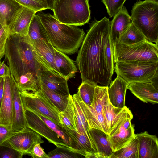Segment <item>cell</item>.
<instances>
[{
  "instance_id": "obj_1",
  "label": "cell",
  "mask_w": 158,
  "mask_h": 158,
  "mask_svg": "<svg viewBox=\"0 0 158 158\" xmlns=\"http://www.w3.org/2000/svg\"><path fill=\"white\" fill-rule=\"evenodd\" d=\"M109 19H94L85 36L76 62L82 81L108 86L114 71Z\"/></svg>"
},
{
  "instance_id": "obj_2",
  "label": "cell",
  "mask_w": 158,
  "mask_h": 158,
  "mask_svg": "<svg viewBox=\"0 0 158 158\" xmlns=\"http://www.w3.org/2000/svg\"><path fill=\"white\" fill-rule=\"evenodd\" d=\"M5 55L15 83L28 77L40 78L42 68L35 58L27 35L9 34Z\"/></svg>"
},
{
  "instance_id": "obj_3",
  "label": "cell",
  "mask_w": 158,
  "mask_h": 158,
  "mask_svg": "<svg viewBox=\"0 0 158 158\" xmlns=\"http://www.w3.org/2000/svg\"><path fill=\"white\" fill-rule=\"evenodd\" d=\"M49 41L56 49L65 54L76 52L85 36L82 29L77 26L61 23L49 13L37 12Z\"/></svg>"
},
{
  "instance_id": "obj_4",
  "label": "cell",
  "mask_w": 158,
  "mask_h": 158,
  "mask_svg": "<svg viewBox=\"0 0 158 158\" xmlns=\"http://www.w3.org/2000/svg\"><path fill=\"white\" fill-rule=\"evenodd\" d=\"M132 23L149 41L158 43V2L137 1L131 10Z\"/></svg>"
},
{
  "instance_id": "obj_5",
  "label": "cell",
  "mask_w": 158,
  "mask_h": 158,
  "mask_svg": "<svg viewBox=\"0 0 158 158\" xmlns=\"http://www.w3.org/2000/svg\"><path fill=\"white\" fill-rule=\"evenodd\" d=\"M114 62H158V44L147 39L127 45L116 40L113 44Z\"/></svg>"
},
{
  "instance_id": "obj_6",
  "label": "cell",
  "mask_w": 158,
  "mask_h": 158,
  "mask_svg": "<svg viewBox=\"0 0 158 158\" xmlns=\"http://www.w3.org/2000/svg\"><path fill=\"white\" fill-rule=\"evenodd\" d=\"M52 11L59 21L67 24L81 26L90 19L89 0H56Z\"/></svg>"
},
{
  "instance_id": "obj_7",
  "label": "cell",
  "mask_w": 158,
  "mask_h": 158,
  "mask_svg": "<svg viewBox=\"0 0 158 158\" xmlns=\"http://www.w3.org/2000/svg\"><path fill=\"white\" fill-rule=\"evenodd\" d=\"M117 75L128 83L136 82L158 81V62L114 63Z\"/></svg>"
},
{
  "instance_id": "obj_8",
  "label": "cell",
  "mask_w": 158,
  "mask_h": 158,
  "mask_svg": "<svg viewBox=\"0 0 158 158\" xmlns=\"http://www.w3.org/2000/svg\"><path fill=\"white\" fill-rule=\"evenodd\" d=\"M24 108L38 113L60 126L58 117L60 111L52 104L40 89L36 92L19 91Z\"/></svg>"
},
{
  "instance_id": "obj_9",
  "label": "cell",
  "mask_w": 158,
  "mask_h": 158,
  "mask_svg": "<svg viewBox=\"0 0 158 158\" xmlns=\"http://www.w3.org/2000/svg\"><path fill=\"white\" fill-rule=\"evenodd\" d=\"M44 142L38 133L27 127L17 132H12L2 144L23 153L30 155L35 144Z\"/></svg>"
},
{
  "instance_id": "obj_10",
  "label": "cell",
  "mask_w": 158,
  "mask_h": 158,
  "mask_svg": "<svg viewBox=\"0 0 158 158\" xmlns=\"http://www.w3.org/2000/svg\"><path fill=\"white\" fill-rule=\"evenodd\" d=\"M30 42L35 58L42 68L48 70L56 75L62 76L56 66L55 48L50 42L39 40Z\"/></svg>"
},
{
  "instance_id": "obj_11",
  "label": "cell",
  "mask_w": 158,
  "mask_h": 158,
  "mask_svg": "<svg viewBox=\"0 0 158 158\" xmlns=\"http://www.w3.org/2000/svg\"><path fill=\"white\" fill-rule=\"evenodd\" d=\"M24 109L27 127L44 137L56 147H69L38 116L33 112Z\"/></svg>"
},
{
  "instance_id": "obj_12",
  "label": "cell",
  "mask_w": 158,
  "mask_h": 158,
  "mask_svg": "<svg viewBox=\"0 0 158 158\" xmlns=\"http://www.w3.org/2000/svg\"><path fill=\"white\" fill-rule=\"evenodd\" d=\"M103 113L108 130V135L117 131L125 121L133 118L132 113L126 106L121 108L113 107L109 101L103 107Z\"/></svg>"
},
{
  "instance_id": "obj_13",
  "label": "cell",
  "mask_w": 158,
  "mask_h": 158,
  "mask_svg": "<svg viewBox=\"0 0 158 158\" xmlns=\"http://www.w3.org/2000/svg\"><path fill=\"white\" fill-rule=\"evenodd\" d=\"M36 13L22 6L14 13L7 26L10 34L27 35L30 24Z\"/></svg>"
},
{
  "instance_id": "obj_14",
  "label": "cell",
  "mask_w": 158,
  "mask_h": 158,
  "mask_svg": "<svg viewBox=\"0 0 158 158\" xmlns=\"http://www.w3.org/2000/svg\"><path fill=\"white\" fill-rule=\"evenodd\" d=\"M64 129L69 138L71 148L84 158H99L90 138L85 135H81L76 131Z\"/></svg>"
},
{
  "instance_id": "obj_15",
  "label": "cell",
  "mask_w": 158,
  "mask_h": 158,
  "mask_svg": "<svg viewBox=\"0 0 158 158\" xmlns=\"http://www.w3.org/2000/svg\"><path fill=\"white\" fill-rule=\"evenodd\" d=\"M127 89L144 102L158 103V81L131 82L128 83Z\"/></svg>"
},
{
  "instance_id": "obj_16",
  "label": "cell",
  "mask_w": 158,
  "mask_h": 158,
  "mask_svg": "<svg viewBox=\"0 0 158 158\" xmlns=\"http://www.w3.org/2000/svg\"><path fill=\"white\" fill-rule=\"evenodd\" d=\"M108 87L98 85L95 87L93 101L91 106L84 103L78 95V101L82 110L89 115L99 118L103 117V107L109 102Z\"/></svg>"
},
{
  "instance_id": "obj_17",
  "label": "cell",
  "mask_w": 158,
  "mask_h": 158,
  "mask_svg": "<svg viewBox=\"0 0 158 158\" xmlns=\"http://www.w3.org/2000/svg\"><path fill=\"white\" fill-rule=\"evenodd\" d=\"M4 79V92L0 109V124L11 129L13 98L11 76H6Z\"/></svg>"
},
{
  "instance_id": "obj_18",
  "label": "cell",
  "mask_w": 158,
  "mask_h": 158,
  "mask_svg": "<svg viewBox=\"0 0 158 158\" xmlns=\"http://www.w3.org/2000/svg\"><path fill=\"white\" fill-rule=\"evenodd\" d=\"M131 119H127L108 138L113 152L124 147L135 137L134 127Z\"/></svg>"
},
{
  "instance_id": "obj_19",
  "label": "cell",
  "mask_w": 158,
  "mask_h": 158,
  "mask_svg": "<svg viewBox=\"0 0 158 158\" xmlns=\"http://www.w3.org/2000/svg\"><path fill=\"white\" fill-rule=\"evenodd\" d=\"M13 85V116L11 129L13 132L20 131L27 127L24 109L19 90L11 76Z\"/></svg>"
},
{
  "instance_id": "obj_20",
  "label": "cell",
  "mask_w": 158,
  "mask_h": 158,
  "mask_svg": "<svg viewBox=\"0 0 158 158\" xmlns=\"http://www.w3.org/2000/svg\"><path fill=\"white\" fill-rule=\"evenodd\" d=\"M41 84L59 94L69 96L70 94L68 80L63 77L56 75L50 71L42 69L40 77Z\"/></svg>"
},
{
  "instance_id": "obj_21",
  "label": "cell",
  "mask_w": 158,
  "mask_h": 158,
  "mask_svg": "<svg viewBox=\"0 0 158 158\" xmlns=\"http://www.w3.org/2000/svg\"><path fill=\"white\" fill-rule=\"evenodd\" d=\"M139 141L138 158H158V139L147 131L135 134Z\"/></svg>"
},
{
  "instance_id": "obj_22",
  "label": "cell",
  "mask_w": 158,
  "mask_h": 158,
  "mask_svg": "<svg viewBox=\"0 0 158 158\" xmlns=\"http://www.w3.org/2000/svg\"><path fill=\"white\" fill-rule=\"evenodd\" d=\"M132 23L131 16L123 6L113 17L110 23V34L112 44L118 40L121 35Z\"/></svg>"
},
{
  "instance_id": "obj_23",
  "label": "cell",
  "mask_w": 158,
  "mask_h": 158,
  "mask_svg": "<svg viewBox=\"0 0 158 158\" xmlns=\"http://www.w3.org/2000/svg\"><path fill=\"white\" fill-rule=\"evenodd\" d=\"M128 83L117 75L108 87V94L110 103L114 107L121 108L125 106V95Z\"/></svg>"
},
{
  "instance_id": "obj_24",
  "label": "cell",
  "mask_w": 158,
  "mask_h": 158,
  "mask_svg": "<svg viewBox=\"0 0 158 158\" xmlns=\"http://www.w3.org/2000/svg\"><path fill=\"white\" fill-rule=\"evenodd\" d=\"M89 132L99 158H110L113 152L108 135L97 129H89Z\"/></svg>"
},
{
  "instance_id": "obj_25",
  "label": "cell",
  "mask_w": 158,
  "mask_h": 158,
  "mask_svg": "<svg viewBox=\"0 0 158 158\" xmlns=\"http://www.w3.org/2000/svg\"><path fill=\"white\" fill-rule=\"evenodd\" d=\"M55 63L61 76L68 80L74 77L77 69L73 60L55 48Z\"/></svg>"
},
{
  "instance_id": "obj_26",
  "label": "cell",
  "mask_w": 158,
  "mask_h": 158,
  "mask_svg": "<svg viewBox=\"0 0 158 158\" xmlns=\"http://www.w3.org/2000/svg\"><path fill=\"white\" fill-rule=\"evenodd\" d=\"M58 117L60 123L65 129L77 131L76 128L72 95H69L66 107L63 112H60Z\"/></svg>"
},
{
  "instance_id": "obj_27",
  "label": "cell",
  "mask_w": 158,
  "mask_h": 158,
  "mask_svg": "<svg viewBox=\"0 0 158 158\" xmlns=\"http://www.w3.org/2000/svg\"><path fill=\"white\" fill-rule=\"evenodd\" d=\"M27 35L30 41L32 42L39 40L50 42L44 27L36 14L30 24Z\"/></svg>"
},
{
  "instance_id": "obj_28",
  "label": "cell",
  "mask_w": 158,
  "mask_h": 158,
  "mask_svg": "<svg viewBox=\"0 0 158 158\" xmlns=\"http://www.w3.org/2000/svg\"><path fill=\"white\" fill-rule=\"evenodd\" d=\"M22 6L15 0H0V23L7 26L14 13Z\"/></svg>"
},
{
  "instance_id": "obj_29",
  "label": "cell",
  "mask_w": 158,
  "mask_h": 158,
  "mask_svg": "<svg viewBox=\"0 0 158 158\" xmlns=\"http://www.w3.org/2000/svg\"><path fill=\"white\" fill-rule=\"evenodd\" d=\"M75 114V123L77 132L91 138L88 125L75 94L72 95Z\"/></svg>"
},
{
  "instance_id": "obj_30",
  "label": "cell",
  "mask_w": 158,
  "mask_h": 158,
  "mask_svg": "<svg viewBox=\"0 0 158 158\" xmlns=\"http://www.w3.org/2000/svg\"><path fill=\"white\" fill-rule=\"evenodd\" d=\"M139 141L135 136L124 147L114 152L110 158H138Z\"/></svg>"
},
{
  "instance_id": "obj_31",
  "label": "cell",
  "mask_w": 158,
  "mask_h": 158,
  "mask_svg": "<svg viewBox=\"0 0 158 158\" xmlns=\"http://www.w3.org/2000/svg\"><path fill=\"white\" fill-rule=\"evenodd\" d=\"M146 39L144 35L132 23L121 35L118 41L122 44L129 45L136 44Z\"/></svg>"
},
{
  "instance_id": "obj_32",
  "label": "cell",
  "mask_w": 158,
  "mask_h": 158,
  "mask_svg": "<svg viewBox=\"0 0 158 158\" xmlns=\"http://www.w3.org/2000/svg\"><path fill=\"white\" fill-rule=\"evenodd\" d=\"M41 89L60 112L64 111L68 102L69 96H63L57 94L42 84H41Z\"/></svg>"
},
{
  "instance_id": "obj_33",
  "label": "cell",
  "mask_w": 158,
  "mask_h": 158,
  "mask_svg": "<svg viewBox=\"0 0 158 158\" xmlns=\"http://www.w3.org/2000/svg\"><path fill=\"white\" fill-rule=\"evenodd\" d=\"M98 85L86 81H82L78 88L79 95L83 102L91 106L93 102L95 87Z\"/></svg>"
},
{
  "instance_id": "obj_34",
  "label": "cell",
  "mask_w": 158,
  "mask_h": 158,
  "mask_svg": "<svg viewBox=\"0 0 158 158\" xmlns=\"http://www.w3.org/2000/svg\"><path fill=\"white\" fill-rule=\"evenodd\" d=\"M48 158H80L84 157L69 147H56L48 154Z\"/></svg>"
},
{
  "instance_id": "obj_35",
  "label": "cell",
  "mask_w": 158,
  "mask_h": 158,
  "mask_svg": "<svg viewBox=\"0 0 158 158\" xmlns=\"http://www.w3.org/2000/svg\"><path fill=\"white\" fill-rule=\"evenodd\" d=\"M33 112L41 119L52 130L56 133L62 139L68 146L70 147L69 138L65 130L62 126L56 124L49 119L38 113Z\"/></svg>"
},
{
  "instance_id": "obj_36",
  "label": "cell",
  "mask_w": 158,
  "mask_h": 158,
  "mask_svg": "<svg viewBox=\"0 0 158 158\" xmlns=\"http://www.w3.org/2000/svg\"><path fill=\"white\" fill-rule=\"evenodd\" d=\"M22 6L36 13L49 9L46 0H15Z\"/></svg>"
},
{
  "instance_id": "obj_37",
  "label": "cell",
  "mask_w": 158,
  "mask_h": 158,
  "mask_svg": "<svg viewBox=\"0 0 158 158\" xmlns=\"http://www.w3.org/2000/svg\"><path fill=\"white\" fill-rule=\"evenodd\" d=\"M110 17H113L123 6L126 0H101Z\"/></svg>"
},
{
  "instance_id": "obj_38",
  "label": "cell",
  "mask_w": 158,
  "mask_h": 158,
  "mask_svg": "<svg viewBox=\"0 0 158 158\" xmlns=\"http://www.w3.org/2000/svg\"><path fill=\"white\" fill-rule=\"evenodd\" d=\"M24 154L3 144L0 145V158H21Z\"/></svg>"
},
{
  "instance_id": "obj_39",
  "label": "cell",
  "mask_w": 158,
  "mask_h": 158,
  "mask_svg": "<svg viewBox=\"0 0 158 158\" xmlns=\"http://www.w3.org/2000/svg\"><path fill=\"white\" fill-rule=\"evenodd\" d=\"M9 34L7 26L3 27L0 30V60L5 55L6 44Z\"/></svg>"
},
{
  "instance_id": "obj_40",
  "label": "cell",
  "mask_w": 158,
  "mask_h": 158,
  "mask_svg": "<svg viewBox=\"0 0 158 158\" xmlns=\"http://www.w3.org/2000/svg\"><path fill=\"white\" fill-rule=\"evenodd\" d=\"M40 144L39 143L35 144L30 155L33 158H48V155L45 153Z\"/></svg>"
},
{
  "instance_id": "obj_41",
  "label": "cell",
  "mask_w": 158,
  "mask_h": 158,
  "mask_svg": "<svg viewBox=\"0 0 158 158\" xmlns=\"http://www.w3.org/2000/svg\"><path fill=\"white\" fill-rule=\"evenodd\" d=\"M12 132L11 128L0 124V145L6 140Z\"/></svg>"
},
{
  "instance_id": "obj_42",
  "label": "cell",
  "mask_w": 158,
  "mask_h": 158,
  "mask_svg": "<svg viewBox=\"0 0 158 158\" xmlns=\"http://www.w3.org/2000/svg\"><path fill=\"white\" fill-rule=\"evenodd\" d=\"M11 75L10 70L9 66L4 63V61L2 62L0 60V77H4Z\"/></svg>"
},
{
  "instance_id": "obj_43",
  "label": "cell",
  "mask_w": 158,
  "mask_h": 158,
  "mask_svg": "<svg viewBox=\"0 0 158 158\" xmlns=\"http://www.w3.org/2000/svg\"><path fill=\"white\" fill-rule=\"evenodd\" d=\"M4 83V77H0V109L3 94Z\"/></svg>"
},
{
  "instance_id": "obj_44",
  "label": "cell",
  "mask_w": 158,
  "mask_h": 158,
  "mask_svg": "<svg viewBox=\"0 0 158 158\" xmlns=\"http://www.w3.org/2000/svg\"><path fill=\"white\" fill-rule=\"evenodd\" d=\"M56 0H46L49 9L52 10Z\"/></svg>"
},
{
  "instance_id": "obj_45",
  "label": "cell",
  "mask_w": 158,
  "mask_h": 158,
  "mask_svg": "<svg viewBox=\"0 0 158 158\" xmlns=\"http://www.w3.org/2000/svg\"><path fill=\"white\" fill-rule=\"evenodd\" d=\"M3 27L2 25V24L0 23V30Z\"/></svg>"
},
{
  "instance_id": "obj_46",
  "label": "cell",
  "mask_w": 158,
  "mask_h": 158,
  "mask_svg": "<svg viewBox=\"0 0 158 158\" xmlns=\"http://www.w3.org/2000/svg\"><path fill=\"white\" fill-rule=\"evenodd\" d=\"M152 0V1H155L158 2V0Z\"/></svg>"
}]
</instances>
